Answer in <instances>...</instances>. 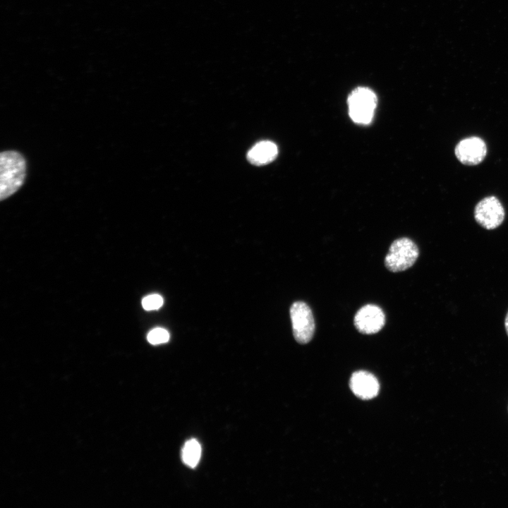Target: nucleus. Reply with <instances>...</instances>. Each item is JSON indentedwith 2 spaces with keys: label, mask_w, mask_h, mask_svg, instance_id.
<instances>
[{
  "label": "nucleus",
  "mask_w": 508,
  "mask_h": 508,
  "mask_svg": "<svg viewBox=\"0 0 508 508\" xmlns=\"http://www.w3.org/2000/svg\"><path fill=\"white\" fill-rule=\"evenodd\" d=\"M349 386L353 393L362 399H371L375 397L380 389L379 382L374 375L358 370L351 377Z\"/></svg>",
  "instance_id": "nucleus-8"
},
{
  "label": "nucleus",
  "mask_w": 508,
  "mask_h": 508,
  "mask_svg": "<svg viewBox=\"0 0 508 508\" xmlns=\"http://www.w3.org/2000/svg\"><path fill=\"white\" fill-rule=\"evenodd\" d=\"M293 334L300 344H307L315 332V320L310 307L303 301L294 303L290 308Z\"/></svg>",
  "instance_id": "nucleus-4"
},
{
  "label": "nucleus",
  "mask_w": 508,
  "mask_h": 508,
  "mask_svg": "<svg viewBox=\"0 0 508 508\" xmlns=\"http://www.w3.org/2000/svg\"><path fill=\"white\" fill-rule=\"evenodd\" d=\"M504 216V207L495 196L484 198L475 207L476 221L481 226L488 230L498 227L503 222Z\"/></svg>",
  "instance_id": "nucleus-5"
},
{
  "label": "nucleus",
  "mask_w": 508,
  "mask_h": 508,
  "mask_svg": "<svg viewBox=\"0 0 508 508\" xmlns=\"http://www.w3.org/2000/svg\"><path fill=\"white\" fill-rule=\"evenodd\" d=\"M26 162L18 152L8 150L0 155V199L3 200L16 193L23 184Z\"/></svg>",
  "instance_id": "nucleus-1"
},
{
  "label": "nucleus",
  "mask_w": 508,
  "mask_h": 508,
  "mask_svg": "<svg viewBox=\"0 0 508 508\" xmlns=\"http://www.w3.org/2000/svg\"><path fill=\"white\" fill-rule=\"evenodd\" d=\"M418 255V246L412 240L406 237L398 238L391 244L385 265L391 272H401L411 267Z\"/></svg>",
  "instance_id": "nucleus-2"
},
{
  "label": "nucleus",
  "mask_w": 508,
  "mask_h": 508,
  "mask_svg": "<svg viewBox=\"0 0 508 508\" xmlns=\"http://www.w3.org/2000/svg\"><path fill=\"white\" fill-rule=\"evenodd\" d=\"M163 298L159 294H150L144 297L142 300V306L146 310L159 309L163 305Z\"/></svg>",
  "instance_id": "nucleus-12"
},
{
  "label": "nucleus",
  "mask_w": 508,
  "mask_h": 508,
  "mask_svg": "<svg viewBox=\"0 0 508 508\" xmlns=\"http://www.w3.org/2000/svg\"><path fill=\"white\" fill-rule=\"evenodd\" d=\"M454 154L463 164L473 166L481 163L487 155L485 141L478 136L461 140L456 145Z\"/></svg>",
  "instance_id": "nucleus-6"
},
{
  "label": "nucleus",
  "mask_w": 508,
  "mask_h": 508,
  "mask_svg": "<svg viewBox=\"0 0 508 508\" xmlns=\"http://www.w3.org/2000/svg\"><path fill=\"white\" fill-rule=\"evenodd\" d=\"M504 327H505V329H506L507 334V335H508V312H507V315H506V318H505V320H504Z\"/></svg>",
  "instance_id": "nucleus-13"
},
{
  "label": "nucleus",
  "mask_w": 508,
  "mask_h": 508,
  "mask_svg": "<svg viewBox=\"0 0 508 508\" xmlns=\"http://www.w3.org/2000/svg\"><path fill=\"white\" fill-rule=\"evenodd\" d=\"M147 339L151 344H164L169 341V333L164 328L156 327L149 332Z\"/></svg>",
  "instance_id": "nucleus-11"
},
{
  "label": "nucleus",
  "mask_w": 508,
  "mask_h": 508,
  "mask_svg": "<svg viewBox=\"0 0 508 508\" xmlns=\"http://www.w3.org/2000/svg\"><path fill=\"white\" fill-rule=\"evenodd\" d=\"M278 155L277 145L269 140L256 143L247 153V159L252 164L261 166L275 159Z\"/></svg>",
  "instance_id": "nucleus-9"
},
{
  "label": "nucleus",
  "mask_w": 508,
  "mask_h": 508,
  "mask_svg": "<svg viewBox=\"0 0 508 508\" xmlns=\"http://www.w3.org/2000/svg\"><path fill=\"white\" fill-rule=\"evenodd\" d=\"M385 323V314L376 305L368 304L363 306L354 317V325L357 330L363 334L377 333L384 327Z\"/></svg>",
  "instance_id": "nucleus-7"
},
{
  "label": "nucleus",
  "mask_w": 508,
  "mask_h": 508,
  "mask_svg": "<svg viewBox=\"0 0 508 508\" xmlns=\"http://www.w3.org/2000/svg\"><path fill=\"white\" fill-rule=\"evenodd\" d=\"M349 114L351 119L359 124L372 121L377 99L373 90L359 87L353 90L348 97Z\"/></svg>",
  "instance_id": "nucleus-3"
},
{
  "label": "nucleus",
  "mask_w": 508,
  "mask_h": 508,
  "mask_svg": "<svg viewBox=\"0 0 508 508\" xmlns=\"http://www.w3.org/2000/svg\"><path fill=\"white\" fill-rule=\"evenodd\" d=\"M181 456L186 466L195 468L201 456V447L198 441L195 439L186 441L182 449Z\"/></svg>",
  "instance_id": "nucleus-10"
}]
</instances>
